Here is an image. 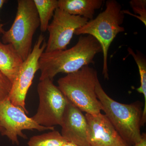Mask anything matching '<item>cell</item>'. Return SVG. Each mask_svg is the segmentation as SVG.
Wrapping results in <instances>:
<instances>
[{"mask_svg": "<svg viewBox=\"0 0 146 146\" xmlns=\"http://www.w3.org/2000/svg\"><path fill=\"white\" fill-rule=\"evenodd\" d=\"M102 52L101 46L95 37L81 35L77 43L68 49L42 53L38 62L41 72L39 80L54 78L59 73L70 74L90 64L98 54Z\"/></svg>", "mask_w": 146, "mask_h": 146, "instance_id": "obj_1", "label": "cell"}, {"mask_svg": "<svg viewBox=\"0 0 146 146\" xmlns=\"http://www.w3.org/2000/svg\"><path fill=\"white\" fill-rule=\"evenodd\" d=\"M96 93L102 110L127 145L132 146L139 142L142 135V102L125 104L115 101L105 92L99 79L96 84Z\"/></svg>", "mask_w": 146, "mask_h": 146, "instance_id": "obj_2", "label": "cell"}, {"mask_svg": "<svg viewBox=\"0 0 146 146\" xmlns=\"http://www.w3.org/2000/svg\"><path fill=\"white\" fill-rule=\"evenodd\" d=\"M125 15L121 5L116 0H108L106 9L96 18L88 21L83 27L76 30L77 35H90L98 40L101 46L103 56L102 74L109 79L108 57L110 47L117 35L125 31L122 27Z\"/></svg>", "mask_w": 146, "mask_h": 146, "instance_id": "obj_3", "label": "cell"}, {"mask_svg": "<svg viewBox=\"0 0 146 146\" xmlns=\"http://www.w3.org/2000/svg\"><path fill=\"white\" fill-rule=\"evenodd\" d=\"M98 80L97 71L88 65L59 78L57 86L68 101L82 112L96 115L102 110L96 93Z\"/></svg>", "mask_w": 146, "mask_h": 146, "instance_id": "obj_4", "label": "cell"}, {"mask_svg": "<svg viewBox=\"0 0 146 146\" xmlns=\"http://www.w3.org/2000/svg\"><path fill=\"white\" fill-rule=\"evenodd\" d=\"M39 27L33 0H18L16 17L10 28L3 34L2 42L12 45L24 61L31 53L33 36Z\"/></svg>", "mask_w": 146, "mask_h": 146, "instance_id": "obj_5", "label": "cell"}, {"mask_svg": "<svg viewBox=\"0 0 146 146\" xmlns=\"http://www.w3.org/2000/svg\"><path fill=\"white\" fill-rule=\"evenodd\" d=\"M37 91L39 106L36 114L31 117L32 119L46 127L60 125L68 100L49 79L40 81Z\"/></svg>", "mask_w": 146, "mask_h": 146, "instance_id": "obj_6", "label": "cell"}, {"mask_svg": "<svg viewBox=\"0 0 146 146\" xmlns=\"http://www.w3.org/2000/svg\"><path fill=\"white\" fill-rule=\"evenodd\" d=\"M46 42L42 34L39 35L31 53L24 61L18 74L12 84L8 97L14 106L21 108L29 114L25 107V100L29 89L31 86L35 75L39 70L38 62L42 53L44 52Z\"/></svg>", "mask_w": 146, "mask_h": 146, "instance_id": "obj_7", "label": "cell"}, {"mask_svg": "<svg viewBox=\"0 0 146 146\" xmlns=\"http://www.w3.org/2000/svg\"><path fill=\"white\" fill-rule=\"evenodd\" d=\"M0 124L3 129L2 135L6 136L13 144L19 145L18 136L24 139L27 137L24 130L36 129L39 131L54 130V127L42 126L27 116L21 108L12 104L8 98L0 102Z\"/></svg>", "mask_w": 146, "mask_h": 146, "instance_id": "obj_8", "label": "cell"}, {"mask_svg": "<svg viewBox=\"0 0 146 146\" xmlns=\"http://www.w3.org/2000/svg\"><path fill=\"white\" fill-rule=\"evenodd\" d=\"M88 21L83 17L70 15L58 7L47 29L49 37L44 52L67 49L76 31Z\"/></svg>", "mask_w": 146, "mask_h": 146, "instance_id": "obj_9", "label": "cell"}, {"mask_svg": "<svg viewBox=\"0 0 146 146\" xmlns=\"http://www.w3.org/2000/svg\"><path fill=\"white\" fill-rule=\"evenodd\" d=\"M87 137L91 146H128L105 115L86 113Z\"/></svg>", "mask_w": 146, "mask_h": 146, "instance_id": "obj_10", "label": "cell"}, {"mask_svg": "<svg viewBox=\"0 0 146 146\" xmlns=\"http://www.w3.org/2000/svg\"><path fill=\"white\" fill-rule=\"evenodd\" d=\"M60 126L61 135L66 141L79 146H91L87 137L85 116L68 100Z\"/></svg>", "mask_w": 146, "mask_h": 146, "instance_id": "obj_11", "label": "cell"}, {"mask_svg": "<svg viewBox=\"0 0 146 146\" xmlns=\"http://www.w3.org/2000/svg\"><path fill=\"white\" fill-rule=\"evenodd\" d=\"M103 0H58V8L74 16L94 19L96 11L103 5Z\"/></svg>", "mask_w": 146, "mask_h": 146, "instance_id": "obj_12", "label": "cell"}, {"mask_svg": "<svg viewBox=\"0 0 146 146\" xmlns=\"http://www.w3.org/2000/svg\"><path fill=\"white\" fill-rule=\"evenodd\" d=\"M23 62L12 45L0 41V71L12 84Z\"/></svg>", "mask_w": 146, "mask_h": 146, "instance_id": "obj_13", "label": "cell"}, {"mask_svg": "<svg viewBox=\"0 0 146 146\" xmlns=\"http://www.w3.org/2000/svg\"><path fill=\"white\" fill-rule=\"evenodd\" d=\"M40 21L41 32L47 31L49 21L58 7L57 0H33Z\"/></svg>", "mask_w": 146, "mask_h": 146, "instance_id": "obj_14", "label": "cell"}, {"mask_svg": "<svg viewBox=\"0 0 146 146\" xmlns=\"http://www.w3.org/2000/svg\"><path fill=\"white\" fill-rule=\"evenodd\" d=\"M129 54L132 56L138 66L140 78L141 85L136 89L138 93L143 95L145 98V106L143 110L142 119H146V59L144 55L139 51L135 53L130 47L127 48Z\"/></svg>", "mask_w": 146, "mask_h": 146, "instance_id": "obj_15", "label": "cell"}, {"mask_svg": "<svg viewBox=\"0 0 146 146\" xmlns=\"http://www.w3.org/2000/svg\"><path fill=\"white\" fill-rule=\"evenodd\" d=\"M66 141L59 131L54 130L32 136L28 145L29 146H62Z\"/></svg>", "mask_w": 146, "mask_h": 146, "instance_id": "obj_16", "label": "cell"}, {"mask_svg": "<svg viewBox=\"0 0 146 146\" xmlns=\"http://www.w3.org/2000/svg\"><path fill=\"white\" fill-rule=\"evenodd\" d=\"M131 7L134 14L128 10H123L125 14H127L136 17L146 26V0H131L129 2Z\"/></svg>", "mask_w": 146, "mask_h": 146, "instance_id": "obj_17", "label": "cell"}, {"mask_svg": "<svg viewBox=\"0 0 146 146\" xmlns=\"http://www.w3.org/2000/svg\"><path fill=\"white\" fill-rule=\"evenodd\" d=\"M12 86V83L0 71V102L8 98Z\"/></svg>", "mask_w": 146, "mask_h": 146, "instance_id": "obj_18", "label": "cell"}, {"mask_svg": "<svg viewBox=\"0 0 146 146\" xmlns=\"http://www.w3.org/2000/svg\"><path fill=\"white\" fill-rule=\"evenodd\" d=\"M132 146H146V133H142L141 140Z\"/></svg>", "mask_w": 146, "mask_h": 146, "instance_id": "obj_19", "label": "cell"}, {"mask_svg": "<svg viewBox=\"0 0 146 146\" xmlns=\"http://www.w3.org/2000/svg\"><path fill=\"white\" fill-rule=\"evenodd\" d=\"M7 1H5V0H0V11H1V9L3 5ZM3 24L1 23V19H0V34H1L3 35L5 31L3 28Z\"/></svg>", "mask_w": 146, "mask_h": 146, "instance_id": "obj_20", "label": "cell"}, {"mask_svg": "<svg viewBox=\"0 0 146 146\" xmlns=\"http://www.w3.org/2000/svg\"><path fill=\"white\" fill-rule=\"evenodd\" d=\"M62 146H79L76 144L72 143V142H69V141H66Z\"/></svg>", "mask_w": 146, "mask_h": 146, "instance_id": "obj_21", "label": "cell"}, {"mask_svg": "<svg viewBox=\"0 0 146 146\" xmlns=\"http://www.w3.org/2000/svg\"><path fill=\"white\" fill-rule=\"evenodd\" d=\"M3 130V129L2 127L1 126V124H0V133H2Z\"/></svg>", "mask_w": 146, "mask_h": 146, "instance_id": "obj_22", "label": "cell"}]
</instances>
